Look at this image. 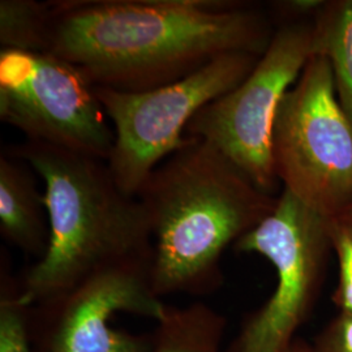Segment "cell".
<instances>
[{"instance_id": "cell-1", "label": "cell", "mask_w": 352, "mask_h": 352, "mask_svg": "<svg viewBox=\"0 0 352 352\" xmlns=\"http://www.w3.org/2000/svg\"><path fill=\"white\" fill-rule=\"evenodd\" d=\"M46 52L100 88L146 91L231 52L263 55L269 16L238 0H52Z\"/></svg>"}, {"instance_id": "cell-2", "label": "cell", "mask_w": 352, "mask_h": 352, "mask_svg": "<svg viewBox=\"0 0 352 352\" xmlns=\"http://www.w3.org/2000/svg\"><path fill=\"white\" fill-rule=\"evenodd\" d=\"M153 236L154 294L204 296L223 283L221 258L258 226L277 197L202 140L160 164L138 193Z\"/></svg>"}, {"instance_id": "cell-3", "label": "cell", "mask_w": 352, "mask_h": 352, "mask_svg": "<svg viewBox=\"0 0 352 352\" xmlns=\"http://www.w3.org/2000/svg\"><path fill=\"white\" fill-rule=\"evenodd\" d=\"M3 151L32 167L45 184L50 244L45 257L19 278L28 305L113 266L151 265L146 209L120 189L107 161L26 140Z\"/></svg>"}, {"instance_id": "cell-4", "label": "cell", "mask_w": 352, "mask_h": 352, "mask_svg": "<svg viewBox=\"0 0 352 352\" xmlns=\"http://www.w3.org/2000/svg\"><path fill=\"white\" fill-rule=\"evenodd\" d=\"M274 173L283 189L327 219L352 204V126L337 98L331 67L314 55L278 107Z\"/></svg>"}, {"instance_id": "cell-5", "label": "cell", "mask_w": 352, "mask_h": 352, "mask_svg": "<svg viewBox=\"0 0 352 352\" xmlns=\"http://www.w3.org/2000/svg\"><path fill=\"white\" fill-rule=\"evenodd\" d=\"M260 56L225 54L182 80L146 91L96 87L113 123L115 142L107 164L120 189L138 197L151 173L190 141L186 129L193 116L238 87Z\"/></svg>"}, {"instance_id": "cell-6", "label": "cell", "mask_w": 352, "mask_h": 352, "mask_svg": "<svg viewBox=\"0 0 352 352\" xmlns=\"http://www.w3.org/2000/svg\"><path fill=\"white\" fill-rule=\"evenodd\" d=\"M234 250L265 257L277 285L222 352H291L318 299L331 251L330 219L283 189L274 210Z\"/></svg>"}, {"instance_id": "cell-7", "label": "cell", "mask_w": 352, "mask_h": 352, "mask_svg": "<svg viewBox=\"0 0 352 352\" xmlns=\"http://www.w3.org/2000/svg\"><path fill=\"white\" fill-rule=\"evenodd\" d=\"M312 56V20L278 26L251 74L202 107L189 122L186 138L208 142L258 188L274 195L272 140L278 107Z\"/></svg>"}, {"instance_id": "cell-8", "label": "cell", "mask_w": 352, "mask_h": 352, "mask_svg": "<svg viewBox=\"0 0 352 352\" xmlns=\"http://www.w3.org/2000/svg\"><path fill=\"white\" fill-rule=\"evenodd\" d=\"M0 119L26 141L103 161L115 142L96 85L50 52L0 49Z\"/></svg>"}, {"instance_id": "cell-9", "label": "cell", "mask_w": 352, "mask_h": 352, "mask_svg": "<svg viewBox=\"0 0 352 352\" xmlns=\"http://www.w3.org/2000/svg\"><path fill=\"white\" fill-rule=\"evenodd\" d=\"M151 264L101 270L72 289L29 305L26 327L33 352H151L153 333L113 327L118 314L158 321L166 302L151 287Z\"/></svg>"}, {"instance_id": "cell-10", "label": "cell", "mask_w": 352, "mask_h": 352, "mask_svg": "<svg viewBox=\"0 0 352 352\" xmlns=\"http://www.w3.org/2000/svg\"><path fill=\"white\" fill-rule=\"evenodd\" d=\"M6 151L0 154V234L37 261L50 244V225L43 193L32 167Z\"/></svg>"}, {"instance_id": "cell-11", "label": "cell", "mask_w": 352, "mask_h": 352, "mask_svg": "<svg viewBox=\"0 0 352 352\" xmlns=\"http://www.w3.org/2000/svg\"><path fill=\"white\" fill-rule=\"evenodd\" d=\"M151 352H222L226 317L202 302L166 304L155 321Z\"/></svg>"}, {"instance_id": "cell-12", "label": "cell", "mask_w": 352, "mask_h": 352, "mask_svg": "<svg viewBox=\"0 0 352 352\" xmlns=\"http://www.w3.org/2000/svg\"><path fill=\"white\" fill-rule=\"evenodd\" d=\"M312 21L314 55L330 64L337 98L352 126V0L325 1Z\"/></svg>"}, {"instance_id": "cell-13", "label": "cell", "mask_w": 352, "mask_h": 352, "mask_svg": "<svg viewBox=\"0 0 352 352\" xmlns=\"http://www.w3.org/2000/svg\"><path fill=\"white\" fill-rule=\"evenodd\" d=\"M50 13V1L1 0V49L46 52Z\"/></svg>"}, {"instance_id": "cell-14", "label": "cell", "mask_w": 352, "mask_h": 352, "mask_svg": "<svg viewBox=\"0 0 352 352\" xmlns=\"http://www.w3.org/2000/svg\"><path fill=\"white\" fill-rule=\"evenodd\" d=\"M26 304L20 279L11 272L8 254L0 257V352H33L26 327Z\"/></svg>"}, {"instance_id": "cell-15", "label": "cell", "mask_w": 352, "mask_h": 352, "mask_svg": "<svg viewBox=\"0 0 352 352\" xmlns=\"http://www.w3.org/2000/svg\"><path fill=\"white\" fill-rule=\"evenodd\" d=\"M330 241L338 261V285L333 300L340 312L352 314V225L342 219H331Z\"/></svg>"}, {"instance_id": "cell-16", "label": "cell", "mask_w": 352, "mask_h": 352, "mask_svg": "<svg viewBox=\"0 0 352 352\" xmlns=\"http://www.w3.org/2000/svg\"><path fill=\"white\" fill-rule=\"evenodd\" d=\"M314 352H352V314L340 312L316 337Z\"/></svg>"}, {"instance_id": "cell-17", "label": "cell", "mask_w": 352, "mask_h": 352, "mask_svg": "<svg viewBox=\"0 0 352 352\" xmlns=\"http://www.w3.org/2000/svg\"><path fill=\"white\" fill-rule=\"evenodd\" d=\"M291 352H314V349H312V344H309L307 340L298 338L295 340Z\"/></svg>"}, {"instance_id": "cell-18", "label": "cell", "mask_w": 352, "mask_h": 352, "mask_svg": "<svg viewBox=\"0 0 352 352\" xmlns=\"http://www.w3.org/2000/svg\"><path fill=\"white\" fill-rule=\"evenodd\" d=\"M336 219H342V221L352 225V204L347 208V210L340 215V218H336Z\"/></svg>"}]
</instances>
